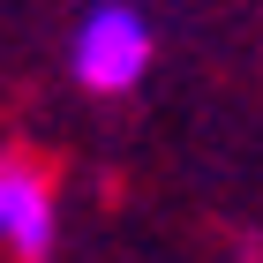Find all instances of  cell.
<instances>
[{
	"label": "cell",
	"mask_w": 263,
	"mask_h": 263,
	"mask_svg": "<svg viewBox=\"0 0 263 263\" xmlns=\"http://www.w3.org/2000/svg\"><path fill=\"white\" fill-rule=\"evenodd\" d=\"M143 76H151V23L136 8H121V0L90 8L76 30V83L113 98V90H136Z\"/></svg>",
	"instance_id": "6da1fadb"
},
{
	"label": "cell",
	"mask_w": 263,
	"mask_h": 263,
	"mask_svg": "<svg viewBox=\"0 0 263 263\" xmlns=\"http://www.w3.org/2000/svg\"><path fill=\"white\" fill-rule=\"evenodd\" d=\"M0 248L23 263L53 256V181L15 158H0Z\"/></svg>",
	"instance_id": "7a4b0ae2"
}]
</instances>
